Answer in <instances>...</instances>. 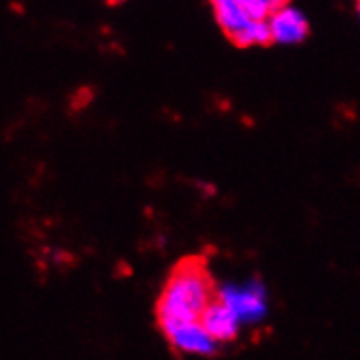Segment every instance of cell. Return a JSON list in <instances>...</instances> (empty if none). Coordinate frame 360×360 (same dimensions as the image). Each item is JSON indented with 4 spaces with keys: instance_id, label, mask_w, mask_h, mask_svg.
I'll list each match as a JSON object with an SVG mask.
<instances>
[{
    "instance_id": "cell-5",
    "label": "cell",
    "mask_w": 360,
    "mask_h": 360,
    "mask_svg": "<svg viewBox=\"0 0 360 360\" xmlns=\"http://www.w3.org/2000/svg\"><path fill=\"white\" fill-rule=\"evenodd\" d=\"M171 345L184 354H199V356H212L217 354L219 341L212 336L199 321L188 323L177 328L175 332H171L166 336Z\"/></svg>"
},
{
    "instance_id": "cell-4",
    "label": "cell",
    "mask_w": 360,
    "mask_h": 360,
    "mask_svg": "<svg viewBox=\"0 0 360 360\" xmlns=\"http://www.w3.org/2000/svg\"><path fill=\"white\" fill-rule=\"evenodd\" d=\"M269 27L273 33L275 44H297L308 35V20L302 11L292 7H282L280 11L271 13Z\"/></svg>"
},
{
    "instance_id": "cell-2",
    "label": "cell",
    "mask_w": 360,
    "mask_h": 360,
    "mask_svg": "<svg viewBox=\"0 0 360 360\" xmlns=\"http://www.w3.org/2000/svg\"><path fill=\"white\" fill-rule=\"evenodd\" d=\"M217 297L231 308L240 323H260L269 310L266 288L258 280L247 284H225L217 290Z\"/></svg>"
},
{
    "instance_id": "cell-6",
    "label": "cell",
    "mask_w": 360,
    "mask_h": 360,
    "mask_svg": "<svg viewBox=\"0 0 360 360\" xmlns=\"http://www.w3.org/2000/svg\"><path fill=\"white\" fill-rule=\"evenodd\" d=\"M210 3L214 7L219 27L227 33V37L238 33L240 29H245L251 22V18L243 11L238 0H210Z\"/></svg>"
},
{
    "instance_id": "cell-8",
    "label": "cell",
    "mask_w": 360,
    "mask_h": 360,
    "mask_svg": "<svg viewBox=\"0 0 360 360\" xmlns=\"http://www.w3.org/2000/svg\"><path fill=\"white\" fill-rule=\"evenodd\" d=\"M238 3L251 20H266L271 13L286 7L288 0H238Z\"/></svg>"
},
{
    "instance_id": "cell-9",
    "label": "cell",
    "mask_w": 360,
    "mask_h": 360,
    "mask_svg": "<svg viewBox=\"0 0 360 360\" xmlns=\"http://www.w3.org/2000/svg\"><path fill=\"white\" fill-rule=\"evenodd\" d=\"M358 15H360V0H358Z\"/></svg>"
},
{
    "instance_id": "cell-7",
    "label": "cell",
    "mask_w": 360,
    "mask_h": 360,
    "mask_svg": "<svg viewBox=\"0 0 360 360\" xmlns=\"http://www.w3.org/2000/svg\"><path fill=\"white\" fill-rule=\"evenodd\" d=\"M236 46L249 49V46H269L273 44V33L269 27V20H251V22L229 37Z\"/></svg>"
},
{
    "instance_id": "cell-1",
    "label": "cell",
    "mask_w": 360,
    "mask_h": 360,
    "mask_svg": "<svg viewBox=\"0 0 360 360\" xmlns=\"http://www.w3.org/2000/svg\"><path fill=\"white\" fill-rule=\"evenodd\" d=\"M214 282L199 258L181 260L168 275L158 300L155 312L160 330L168 336L181 326L199 321L201 312L214 300Z\"/></svg>"
},
{
    "instance_id": "cell-3",
    "label": "cell",
    "mask_w": 360,
    "mask_h": 360,
    "mask_svg": "<svg viewBox=\"0 0 360 360\" xmlns=\"http://www.w3.org/2000/svg\"><path fill=\"white\" fill-rule=\"evenodd\" d=\"M199 323L212 336H214L219 343L234 341V338L238 336V328H240L238 316L231 312V308L225 302H221L219 297H214L207 304V308L199 316Z\"/></svg>"
},
{
    "instance_id": "cell-10",
    "label": "cell",
    "mask_w": 360,
    "mask_h": 360,
    "mask_svg": "<svg viewBox=\"0 0 360 360\" xmlns=\"http://www.w3.org/2000/svg\"><path fill=\"white\" fill-rule=\"evenodd\" d=\"M112 3H120V0H112Z\"/></svg>"
}]
</instances>
